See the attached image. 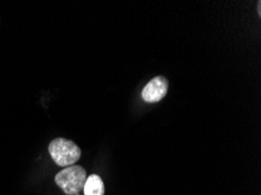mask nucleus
Instances as JSON below:
<instances>
[{
  "label": "nucleus",
  "instance_id": "1",
  "mask_svg": "<svg viewBox=\"0 0 261 195\" xmlns=\"http://www.w3.org/2000/svg\"><path fill=\"white\" fill-rule=\"evenodd\" d=\"M48 151L55 164L62 167L74 165L81 157L80 147L65 138H57L50 142Z\"/></svg>",
  "mask_w": 261,
  "mask_h": 195
},
{
  "label": "nucleus",
  "instance_id": "2",
  "mask_svg": "<svg viewBox=\"0 0 261 195\" xmlns=\"http://www.w3.org/2000/svg\"><path fill=\"white\" fill-rule=\"evenodd\" d=\"M87 180L86 170L82 166L72 165L66 167L55 176V182L68 195H75L84 189Z\"/></svg>",
  "mask_w": 261,
  "mask_h": 195
},
{
  "label": "nucleus",
  "instance_id": "3",
  "mask_svg": "<svg viewBox=\"0 0 261 195\" xmlns=\"http://www.w3.org/2000/svg\"><path fill=\"white\" fill-rule=\"evenodd\" d=\"M169 82L164 76L153 77L142 91V98L145 102L156 103L162 101L168 93Z\"/></svg>",
  "mask_w": 261,
  "mask_h": 195
},
{
  "label": "nucleus",
  "instance_id": "4",
  "mask_svg": "<svg viewBox=\"0 0 261 195\" xmlns=\"http://www.w3.org/2000/svg\"><path fill=\"white\" fill-rule=\"evenodd\" d=\"M85 195H105V185L97 174H92L87 178L84 186Z\"/></svg>",
  "mask_w": 261,
  "mask_h": 195
}]
</instances>
